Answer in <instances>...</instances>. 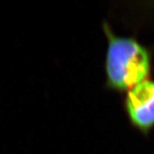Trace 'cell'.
I'll return each mask as SVG.
<instances>
[{
  "label": "cell",
  "instance_id": "obj_1",
  "mask_svg": "<svg viewBox=\"0 0 154 154\" xmlns=\"http://www.w3.org/2000/svg\"><path fill=\"white\" fill-rule=\"evenodd\" d=\"M106 39L104 60L105 88L126 93L150 79L154 69L153 50L136 37L120 35L110 22H102Z\"/></svg>",
  "mask_w": 154,
  "mask_h": 154
},
{
  "label": "cell",
  "instance_id": "obj_2",
  "mask_svg": "<svg viewBox=\"0 0 154 154\" xmlns=\"http://www.w3.org/2000/svg\"><path fill=\"white\" fill-rule=\"evenodd\" d=\"M122 103L131 127L148 136L154 130V80H146L128 90Z\"/></svg>",
  "mask_w": 154,
  "mask_h": 154
}]
</instances>
